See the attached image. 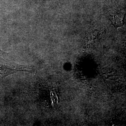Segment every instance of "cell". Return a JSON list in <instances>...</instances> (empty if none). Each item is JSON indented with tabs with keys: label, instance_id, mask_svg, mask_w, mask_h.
I'll return each mask as SVG.
<instances>
[{
	"label": "cell",
	"instance_id": "6da1fadb",
	"mask_svg": "<svg viewBox=\"0 0 126 126\" xmlns=\"http://www.w3.org/2000/svg\"><path fill=\"white\" fill-rule=\"evenodd\" d=\"M126 14V11L124 10H115L109 14V19L116 28L122 27L124 23V18Z\"/></svg>",
	"mask_w": 126,
	"mask_h": 126
}]
</instances>
